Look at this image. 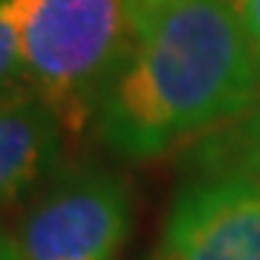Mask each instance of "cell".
I'll return each mask as SVG.
<instances>
[{
	"label": "cell",
	"instance_id": "obj_1",
	"mask_svg": "<svg viewBox=\"0 0 260 260\" xmlns=\"http://www.w3.org/2000/svg\"><path fill=\"white\" fill-rule=\"evenodd\" d=\"M260 104V64L234 0H168L136 32L93 127L124 159H156Z\"/></svg>",
	"mask_w": 260,
	"mask_h": 260
},
{
	"label": "cell",
	"instance_id": "obj_2",
	"mask_svg": "<svg viewBox=\"0 0 260 260\" xmlns=\"http://www.w3.org/2000/svg\"><path fill=\"white\" fill-rule=\"evenodd\" d=\"M23 78L58 113L67 133L95 119L130 47L124 0H18Z\"/></svg>",
	"mask_w": 260,
	"mask_h": 260
},
{
	"label": "cell",
	"instance_id": "obj_3",
	"mask_svg": "<svg viewBox=\"0 0 260 260\" xmlns=\"http://www.w3.org/2000/svg\"><path fill=\"white\" fill-rule=\"evenodd\" d=\"M133 234L127 179L99 165L70 168L18 225L23 260H116Z\"/></svg>",
	"mask_w": 260,
	"mask_h": 260
},
{
	"label": "cell",
	"instance_id": "obj_4",
	"mask_svg": "<svg viewBox=\"0 0 260 260\" xmlns=\"http://www.w3.org/2000/svg\"><path fill=\"white\" fill-rule=\"evenodd\" d=\"M168 260H260V179H191L171 203Z\"/></svg>",
	"mask_w": 260,
	"mask_h": 260
},
{
	"label": "cell",
	"instance_id": "obj_5",
	"mask_svg": "<svg viewBox=\"0 0 260 260\" xmlns=\"http://www.w3.org/2000/svg\"><path fill=\"white\" fill-rule=\"evenodd\" d=\"M67 127L29 87L0 99V208L35 188L64 153Z\"/></svg>",
	"mask_w": 260,
	"mask_h": 260
},
{
	"label": "cell",
	"instance_id": "obj_6",
	"mask_svg": "<svg viewBox=\"0 0 260 260\" xmlns=\"http://www.w3.org/2000/svg\"><path fill=\"white\" fill-rule=\"evenodd\" d=\"M185 165L194 179H260V104L214 127Z\"/></svg>",
	"mask_w": 260,
	"mask_h": 260
},
{
	"label": "cell",
	"instance_id": "obj_7",
	"mask_svg": "<svg viewBox=\"0 0 260 260\" xmlns=\"http://www.w3.org/2000/svg\"><path fill=\"white\" fill-rule=\"evenodd\" d=\"M26 87L20 52L18 0H0V99Z\"/></svg>",
	"mask_w": 260,
	"mask_h": 260
},
{
	"label": "cell",
	"instance_id": "obj_8",
	"mask_svg": "<svg viewBox=\"0 0 260 260\" xmlns=\"http://www.w3.org/2000/svg\"><path fill=\"white\" fill-rule=\"evenodd\" d=\"M234 6L240 12V20L246 26V35H249L251 49H254L260 64V0H234Z\"/></svg>",
	"mask_w": 260,
	"mask_h": 260
},
{
	"label": "cell",
	"instance_id": "obj_9",
	"mask_svg": "<svg viewBox=\"0 0 260 260\" xmlns=\"http://www.w3.org/2000/svg\"><path fill=\"white\" fill-rule=\"evenodd\" d=\"M127 3V12H130V20H133V29L142 32V29L148 26L153 15H156L162 6H165L168 0H124Z\"/></svg>",
	"mask_w": 260,
	"mask_h": 260
},
{
	"label": "cell",
	"instance_id": "obj_10",
	"mask_svg": "<svg viewBox=\"0 0 260 260\" xmlns=\"http://www.w3.org/2000/svg\"><path fill=\"white\" fill-rule=\"evenodd\" d=\"M0 260H23V251H20L18 237L9 234L3 225H0Z\"/></svg>",
	"mask_w": 260,
	"mask_h": 260
},
{
	"label": "cell",
	"instance_id": "obj_11",
	"mask_svg": "<svg viewBox=\"0 0 260 260\" xmlns=\"http://www.w3.org/2000/svg\"><path fill=\"white\" fill-rule=\"evenodd\" d=\"M148 260H168V257H165V254H162V251H159V249H156V254H150V257H148Z\"/></svg>",
	"mask_w": 260,
	"mask_h": 260
}]
</instances>
